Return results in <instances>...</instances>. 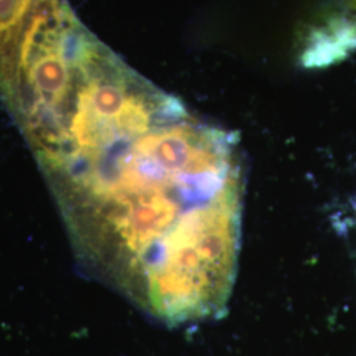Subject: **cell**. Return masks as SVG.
I'll return each mask as SVG.
<instances>
[{"label":"cell","instance_id":"2","mask_svg":"<svg viewBox=\"0 0 356 356\" xmlns=\"http://www.w3.org/2000/svg\"><path fill=\"white\" fill-rule=\"evenodd\" d=\"M44 0H0V81L13 66L17 45Z\"/></svg>","mask_w":356,"mask_h":356},{"label":"cell","instance_id":"1","mask_svg":"<svg viewBox=\"0 0 356 356\" xmlns=\"http://www.w3.org/2000/svg\"><path fill=\"white\" fill-rule=\"evenodd\" d=\"M26 141L92 273L166 325L222 317L242 245L232 132L104 51L72 67Z\"/></svg>","mask_w":356,"mask_h":356}]
</instances>
